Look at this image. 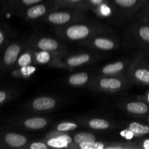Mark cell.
<instances>
[{
	"instance_id": "obj_34",
	"label": "cell",
	"mask_w": 149,
	"mask_h": 149,
	"mask_svg": "<svg viewBox=\"0 0 149 149\" xmlns=\"http://www.w3.org/2000/svg\"><path fill=\"white\" fill-rule=\"evenodd\" d=\"M145 20H149V13H148V15H146Z\"/></svg>"
},
{
	"instance_id": "obj_15",
	"label": "cell",
	"mask_w": 149,
	"mask_h": 149,
	"mask_svg": "<svg viewBox=\"0 0 149 149\" xmlns=\"http://www.w3.org/2000/svg\"><path fill=\"white\" fill-rule=\"evenodd\" d=\"M44 0H3V7L7 11L17 15L19 12Z\"/></svg>"
},
{
	"instance_id": "obj_36",
	"label": "cell",
	"mask_w": 149,
	"mask_h": 149,
	"mask_svg": "<svg viewBox=\"0 0 149 149\" xmlns=\"http://www.w3.org/2000/svg\"><path fill=\"white\" fill-rule=\"evenodd\" d=\"M0 148H3L2 146H1V144H0Z\"/></svg>"
},
{
	"instance_id": "obj_29",
	"label": "cell",
	"mask_w": 149,
	"mask_h": 149,
	"mask_svg": "<svg viewBox=\"0 0 149 149\" xmlns=\"http://www.w3.org/2000/svg\"><path fill=\"white\" fill-rule=\"evenodd\" d=\"M107 1L109 0H84L81 8L84 10H91L93 11V10Z\"/></svg>"
},
{
	"instance_id": "obj_8",
	"label": "cell",
	"mask_w": 149,
	"mask_h": 149,
	"mask_svg": "<svg viewBox=\"0 0 149 149\" xmlns=\"http://www.w3.org/2000/svg\"><path fill=\"white\" fill-rule=\"evenodd\" d=\"M108 34H102L95 36L87 40L81 42L84 46L91 49L100 51H113L117 49L119 42L116 38L107 36Z\"/></svg>"
},
{
	"instance_id": "obj_14",
	"label": "cell",
	"mask_w": 149,
	"mask_h": 149,
	"mask_svg": "<svg viewBox=\"0 0 149 149\" xmlns=\"http://www.w3.org/2000/svg\"><path fill=\"white\" fill-rule=\"evenodd\" d=\"M14 125L31 130H39L47 126L48 119L42 116H33L19 119L14 122Z\"/></svg>"
},
{
	"instance_id": "obj_17",
	"label": "cell",
	"mask_w": 149,
	"mask_h": 149,
	"mask_svg": "<svg viewBox=\"0 0 149 149\" xmlns=\"http://www.w3.org/2000/svg\"><path fill=\"white\" fill-rule=\"evenodd\" d=\"M127 36H133L137 40H140L145 43L149 44V26L148 25H140L132 26L131 30L126 33Z\"/></svg>"
},
{
	"instance_id": "obj_23",
	"label": "cell",
	"mask_w": 149,
	"mask_h": 149,
	"mask_svg": "<svg viewBox=\"0 0 149 149\" xmlns=\"http://www.w3.org/2000/svg\"><path fill=\"white\" fill-rule=\"evenodd\" d=\"M127 128L135 135L141 136V135H146L149 134V126L139 123V122H130L127 126Z\"/></svg>"
},
{
	"instance_id": "obj_18",
	"label": "cell",
	"mask_w": 149,
	"mask_h": 149,
	"mask_svg": "<svg viewBox=\"0 0 149 149\" xmlns=\"http://www.w3.org/2000/svg\"><path fill=\"white\" fill-rule=\"evenodd\" d=\"M90 77L88 73L79 72L70 75L67 78L66 82L72 87H82L88 84L90 81Z\"/></svg>"
},
{
	"instance_id": "obj_25",
	"label": "cell",
	"mask_w": 149,
	"mask_h": 149,
	"mask_svg": "<svg viewBox=\"0 0 149 149\" xmlns=\"http://www.w3.org/2000/svg\"><path fill=\"white\" fill-rule=\"evenodd\" d=\"M73 141L77 145L86 142L97 141V138L94 134L88 132H79L74 134L73 136Z\"/></svg>"
},
{
	"instance_id": "obj_35",
	"label": "cell",
	"mask_w": 149,
	"mask_h": 149,
	"mask_svg": "<svg viewBox=\"0 0 149 149\" xmlns=\"http://www.w3.org/2000/svg\"><path fill=\"white\" fill-rule=\"evenodd\" d=\"M146 122H148V123H149V116H147V118H146Z\"/></svg>"
},
{
	"instance_id": "obj_31",
	"label": "cell",
	"mask_w": 149,
	"mask_h": 149,
	"mask_svg": "<svg viewBox=\"0 0 149 149\" xmlns=\"http://www.w3.org/2000/svg\"><path fill=\"white\" fill-rule=\"evenodd\" d=\"M30 149H48L49 146L43 142H33L29 145Z\"/></svg>"
},
{
	"instance_id": "obj_33",
	"label": "cell",
	"mask_w": 149,
	"mask_h": 149,
	"mask_svg": "<svg viewBox=\"0 0 149 149\" xmlns=\"http://www.w3.org/2000/svg\"><path fill=\"white\" fill-rule=\"evenodd\" d=\"M143 148H149V140H146L143 143Z\"/></svg>"
},
{
	"instance_id": "obj_28",
	"label": "cell",
	"mask_w": 149,
	"mask_h": 149,
	"mask_svg": "<svg viewBox=\"0 0 149 149\" xmlns=\"http://www.w3.org/2000/svg\"><path fill=\"white\" fill-rule=\"evenodd\" d=\"M78 147L81 149H103L106 148L104 143L97 141L80 143L78 145Z\"/></svg>"
},
{
	"instance_id": "obj_27",
	"label": "cell",
	"mask_w": 149,
	"mask_h": 149,
	"mask_svg": "<svg viewBox=\"0 0 149 149\" xmlns=\"http://www.w3.org/2000/svg\"><path fill=\"white\" fill-rule=\"evenodd\" d=\"M15 90L12 89H1L0 90V106L11 100L15 95Z\"/></svg>"
},
{
	"instance_id": "obj_7",
	"label": "cell",
	"mask_w": 149,
	"mask_h": 149,
	"mask_svg": "<svg viewBox=\"0 0 149 149\" xmlns=\"http://www.w3.org/2000/svg\"><path fill=\"white\" fill-rule=\"evenodd\" d=\"M28 46L37 50H45L61 56H64L66 52L65 47L62 43L54 38L48 36H37L30 39Z\"/></svg>"
},
{
	"instance_id": "obj_21",
	"label": "cell",
	"mask_w": 149,
	"mask_h": 149,
	"mask_svg": "<svg viewBox=\"0 0 149 149\" xmlns=\"http://www.w3.org/2000/svg\"><path fill=\"white\" fill-rule=\"evenodd\" d=\"M61 56L57 54L48 52L45 50H36L33 51V61L38 64H49L54 57Z\"/></svg>"
},
{
	"instance_id": "obj_20",
	"label": "cell",
	"mask_w": 149,
	"mask_h": 149,
	"mask_svg": "<svg viewBox=\"0 0 149 149\" xmlns=\"http://www.w3.org/2000/svg\"><path fill=\"white\" fill-rule=\"evenodd\" d=\"M33 61V51L32 48L28 46L26 44V47L24 48L21 53L19 55L17 61L15 65L14 68H20L22 66H26V65H31Z\"/></svg>"
},
{
	"instance_id": "obj_22",
	"label": "cell",
	"mask_w": 149,
	"mask_h": 149,
	"mask_svg": "<svg viewBox=\"0 0 149 149\" xmlns=\"http://www.w3.org/2000/svg\"><path fill=\"white\" fill-rule=\"evenodd\" d=\"M36 70V68L33 65H26V66L20 67V68H13L12 71V75L17 78H29L31 76L34 74Z\"/></svg>"
},
{
	"instance_id": "obj_6",
	"label": "cell",
	"mask_w": 149,
	"mask_h": 149,
	"mask_svg": "<svg viewBox=\"0 0 149 149\" xmlns=\"http://www.w3.org/2000/svg\"><path fill=\"white\" fill-rule=\"evenodd\" d=\"M63 56L54 57L49 65L50 66L63 68H74L90 63L97 58V55L90 53H80L70 55L63 58Z\"/></svg>"
},
{
	"instance_id": "obj_12",
	"label": "cell",
	"mask_w": 149,
	"mask_h": 149,
	"mask_svg": "<svg viewBox=\"0 0 149 149\" xmlns=\"http://www.w3.org/2000/svg\"><path fill=\"white\" fill-rule=\"evenodd\" d=\"M130 61H119L106 64L100 70V76H127Z\"/></svg>"
},
{
	"instance_id": "obj_30",
	"label": "cell",
	"mask_w": 149,
	"mask_h": 149,
	"mask_svg": "<svg viewBox=\"0 0 149 149\" xmlns=\"http://www.w3.org/2000/svg\"><path fill=\"white\" fill-rule=\"evenodd\" d=\"M10 33L5 26L0 24V49L4 47L8 44Z\"/></svg>"
},
{
	"instance_id": "obj_10",
	"label": "cell",
	"mask_w": 149,
	"mask_h": 149,
	"mask_svg": "<svg viewBox=\"0 0 149 149\" xmlns=\"http://www.w3.org/2000/svg\"><path fill=\"white\" fill-rule=\"evenodd\" d=\"M29 143L26 136L16 132H0V144L2 148H25Z\"/></svg>"
},
{
	"instance_id": "obj_2",
	"label": "cell",
	"mask_w": 149,
	"mask_h": 149,
	"mask_svg": "<svg viewBox=\"0 0 149 149\" xmlns=\"http://www.w3.org/2000/svg\"><path fill=\"white\" fill-rule=\"evenodd\" d=\"M127 76H100L90 80L88 85L95 92L106 93H120L132 84Z\"/></svg>"
},
{
	"instance_id": "obj_13",
	"label": "cell",
	"mask_w": 149,
	"mask_h": 149,
	"mask_svg": "<svg viewBox=\"0 0 149 149\" xmlns=\"http://www.w3.org/2000/svg\"><path fill=\"white\" fill-rule=\"evenodd\" d=\"M58 100L51 96H39L33 99L30 103L31 110L38 112L51 111L56 108Z\"/></svg>"
},
{
	"instance_id": "obj_11",
	"label": "cell",
	"mask_w": 149,
	"mask_h": 149,
	"mask_svg": "<svg viewBox=\"0 0 149 149\" xmlns=\"http://www.w3.org/2000/svg\"><path fill=\"white\" fill-rule=\"evenodd\" d=\"M119 17H130L138 10L143 0H110Z\"/></svg>"
},
{
	"instance_id": "obj_9",
	"label": "cell",
	"mask_w": 149,
	"mask_h": 149,
	"mask_svg": "<svg viewBox=\"0 0 149 149\" xmlns=\"http://www.w3.org/2000/svg\"><path fill=\"white\" fill-rule=\"evenodd\" d=\"M55 9L52 0L46 3H38L33 4L24 10H21L17 14V15L23 17L26 20H36L41 19L49 11Z\"/></svg>"
},
{
	"instance_id": "obj_24",
	"label": "cell",
	"mask_w": 149,
	"mask_h": 149,
	"mask_svg": "<svg viewBox=\"0 0 149 149\" xmlns=\"http://www.w3.org/2000/svg\"><path fill=\"white\" fill-rule=\"evenodd\" d=\"M52 1L55 9L61 7H75L82 9L81 6L84 0H52Z\"/></svg>"
},
{
	"instance_id": "obj_32",
	"label": "cell",
	"mask_w": 149,
	"mask_h": 149,
	"mask_svg": "<svg viewBox=\"0 0 149 149\" xmlns=\"http://www.w3.org/2000/svg\"><path fill=\"white\" fill-rule=\"evenodd\" d=\"M143 99L144 101H145L146 103H147L149 105V90L146 92V93L144 95Z\"/></svg>"
},
{
	"instance_id": "obj_5",
	"label": "cell",
	"mask_w": 149,
	"mask_h": 149,
	"mask_svg": "<svg viewBox=\"0 0 149 149\" xmlns=\"http://www.w3.org/2000/svg\"><path fill=\"white\" fill-rule=\"evenodd\" d=\"M127 77L132 83L149 85V65L143 60L141 55H137L131 61Z\"/></svg>"
},
{
	"instance_id": "obj_16",
	"label": "cell",
	"mask_w": 149,
	"mask_h": 149,
	"mask_svg": "<svg viewBox=\"0 0 149 149\" xmlns=\"http://www.w3.org/2000/svg\"><path fill=\"white\" fill-rule=\"evenodd\" d=\"M123 108L127 113L133 115H144L149 111V105L142 100H132L124 103Z\"/></svg>"
},
{
	"instance_id": "obj_3",
	"label": "cell",
	"mask_w": 149,
	"mask_h": 149,
	"mask_svg": "<svg viewBox=\"0 0 149 149\" xmlns=\"http://www.w3.org/2000/svg\"><path fill=\"white\" fill-rule=\"evenodd\" d=\"M84 10L75 7H61L49 11L41 20L55 26H63L76 22L81 21L85 15Z\"/></svg>"
},
{
	"instance_id": "obj_26",
	"label": "cell",
	"mask_w": 149,
	"mask_h": 149,
	"mask_svg": "<svg viewBox=\"0 0 149 149\" xmlns=\"http://www.w3.org/2000/svg\"><path fill=\"white\" fill-rule=\"evenodd\" d=\"M78 127V125L76 123L71 122H63L56 125L55 130L58 132H68L74 130Z\"/></svg>"
},
{
	"instance_id": "obj_19",
	"label": "cell",
	"mask_w": 149,
	"mask_h": 149,
	"mask_svg": "<svg viewBox=\"0 0 149 149\" xmlns=\"http://www.w3.org/2000/svg\"><path fill=\"white\" fill-rule=\"evenodd\" d=\"M86 127L94 130H107L113 127L109 121L102 118H91L85 121Z\"/></svg>"
},
{
	"instance_id": "obj_4",
	"label": "cell",
	"mask_w": 149,
	"mask_h": 149,
	"mask_svg": "<svg viewBox=\"0 0 149 149\" xmlns=\"http://www.w3.org/2000/svg\"><path fill=\"white\" fill-rule=\"evenodd\" d=\"M26 46V44L21 41H15L3 47V50H0V71L13 69L19 55Z\"/></svg>"
},
{
	"instance_id": "obj_1",
	"label": "cell",
	"mask_w": 149,
	"mask_h": 149,
	"mask_svg": "<svg viewBox=\"0 0 149 149\" xmlns=\"http://www.w3.org/2000/svg\"><path fill=\"white\" fill-rule=\"evenodd\" d=\"M57 36L71 42H84L95 36L109 34L111 29L101 24L92 22L79 21L54 29Z\"/></svg>"
}]
</instances>
